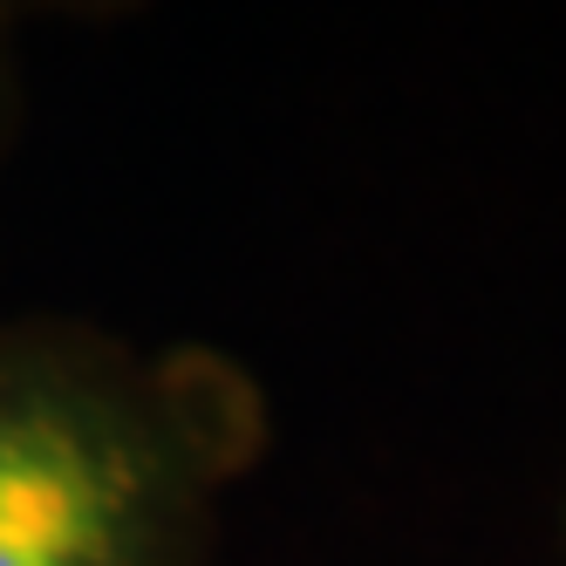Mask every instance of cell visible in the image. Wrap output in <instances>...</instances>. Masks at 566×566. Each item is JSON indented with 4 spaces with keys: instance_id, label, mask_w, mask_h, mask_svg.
<instances>
[{
    "instance_id": "6da1fadb",
    "label": "cell",
    "mask_w": 566,
    "mask_h": 566,
    "mask_svg": "<svg viewBox=\"0 0 566 566\" xmlns=\"http://www.w3.org/2000/svg\"><path fill=\"white\" fill-rule=\"evenodd\" d=\"M266 451L232 348L0 307V566H219Z\"/></svg>"
},
{
    "instance_id": "7a4b0ae2",
    "label": "cell",
    "mask_w": 566,
    "mask_h": 566,
    "mask_svg": "<svg viewBox=\"0 0 566 566\" xmlns=\"http://www.w3.org/2000/svg\"><path fill=\"white\" fill-rule=\"evenodd\" d=\"M28 130V14L0 0V185H8Z\"/></svg>"
},
{
    "instance_id": "3957f363",
    "label": "cell",
    "mask_w": 566,
    "mask_h": 566,
    "mask_svg": "<svg viewBox=\"0 0 566 566\" xmlns=\"http://www.w3.org/2000/svg\"><path fill=\"white\" fill-rule=\"evenodd\" d=\"M559 553H566V499H559Z\"/></svg>"
}]
</instances>
